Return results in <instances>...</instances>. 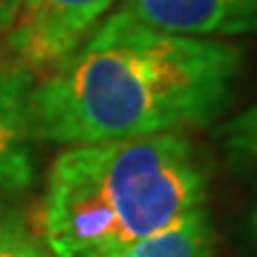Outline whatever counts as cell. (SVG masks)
Instances as JSON below:
<instances>
[{
	"instance_id": "cell-5",
	"label": "cell",
	"mask_w": 257,
	"mask_h": 257,
	"mask_svg": "<svg viewBox=\"0 0 257 257\" xmlns=\"http://www.w3.org/2000/svg\"><path fill=\"white\" fill-rule=\"evenodd\" d=\"M34 72L17 60L0 62V191H22L34 181L31 91Z\"/></svg>"
},
{
	"instance_id": "cell-3",
	"label": "cell",
	"mask_w": 257,
	"mask_h": 257,
	"mask_svg": "<svg viewBox=\"0 0 257 257\" xmlns=\"http://www.w3.org/2000/svg\"><path fill=\"white\" fill-rule=\"evenodd\" d=\"M117 0H22L5 31L12 60L31 72L53 69L81 46Z\"/></svg>"
},
{
	"instance_id": "cell-6",
	"label": "cell",
	"mask_w": 257,
	"mask_h": 257,
	"mask_svg": "<svg viewBox=\"0 0 257 257\" xmlns=\"http://www.w3.org/2000/svg\"><path fill=\"white\" fill-rule=\"evenodd\" d=\"M214 229L205 207L188 212L167 229L91 257H212Z\"/></svg>"
},
{
	"instance_id": "cell-8",
	"label": "cell",
	"mask_w": 257,
	"mask_h": 257,
	"mask_svg": "<svg viewBox=\"0 0 257 257\" xmlns=\"http://www.w3.org/2000/svg\"><path fill=\"white\" fill-rule=\"evenodd\" d=\"M219 138L229 153L257 160V105L224 121L219 126Z\"/></svg>"
},
{
	"instance_id": "cell-4",
	"label": "cell",
	"mask_w": 257,
	"mask_h": 257,
	"mask_svg": "<svg viewBox=\"0 0 257 257\" xmlns=\"http://www.w3.org/2000/svg\"><path fill=\"white\" fill-rule=\"evenodd\" d=\"M119 8L141 24L174 36L257 34V0H121Z\"/></svg>"
},
{
	"instance_id": "cell-7",
	"label": "cell",
	"mask_w": 257,
	"mask_h": 257,
	"mask_svg": "<svg viewBox=\"0 0 257 257\" xmlns=\"http://www.w3.org/2000/svg\"><path fill=\"white\" fill-rule=\"evenodd\" d=\"M0 257H53L38 231H31L19 214L0 212Z\"/></svg>"
},
{
	"instance_id": "cell-1",
	"label": "cell",
	"mask_w": 257,
	"mask_h": 257,
	"mask_svg": "<svg viewBox=\"0 0 257 257\" xmlns=\"http://www.w3.org/2000/svg\"><path fill=\"white\" fill-rule=\"evenodd\" d=\"M243 50L174 36L117 8L31 91L36 141L86 146L202 126L231 98Z\"/></svg>"
},
{
	"instance_id": "cell-9",
	"label": "cell",
	"mask_w": 257,
	"mask_h": 257,
	"mask_svg": "<svg viewBox=\"0 0 257 257\" xmlns=\"http://www.w3.org/2000/svg\"><path fill=\"white\" fill-rule=\"evenodd\" d=\"M19 3L22 0H0V34H5L19 12Z\"/></svg>"
},
{
	"instance_id": "cell-2",
	"label": "cell",
	"mask_w": 257,
	"mask_h": 257,
	"mask_svg": "<svg viewBox=\"0 0 257 257\" xmlns=\"http://www.w3.org/2000/svg\"><path fill=\"white\" fill-rule=\"evenodd\" d=\"M210 172L184 134L69 146L48 169L38 236L53 257H91L202 207Z\"/></svg>"
}]
</instances>
